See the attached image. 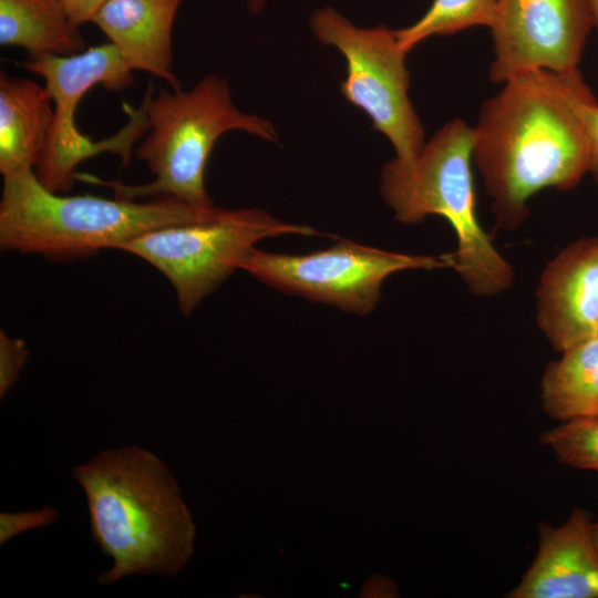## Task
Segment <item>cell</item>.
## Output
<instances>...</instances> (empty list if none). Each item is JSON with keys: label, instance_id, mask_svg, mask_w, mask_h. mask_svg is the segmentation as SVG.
Returning <instances> with one entry per match:
<instances>
[{"label": "cell", "instance_id": "cell-2", "mask_svg": "<svg viewBox=\"0 0 598 598\" xmlns=\"http://www.w3.org/2000/svg\"><path fill=\"white\" fill-rule=\"evenodd\" d=\"M89 507L91 534L113 559L99 584L174 576L194 553L195 525L167 464L137 445L100 452L73 468Z\"/></svg>", "mask_w": 598, "mask_h": 598}, {"label": "cell", "instance_id": "cell-21", "mask_svg": "<svg viewBox=\"0 0 598 598\" xmlns=\"http://www.w3.org/2000/svg\"><path fill=\"white\" fill-rule=\"evenodd\" d=\"M69 20L75 27L93 22L95 16L109 0H59Z\"/></svg>", "mask_w": 598, "mask_h": 598}, {"label": "cell", "instance_id": "cell-12", "mask_svg": "<svg viewBox=\"0 0 598 598\" xmlns=\"http://www.w3.org/2000/svg\"><path fill=\"white\" fill-rule=\"evenodd\" d=\"M590 516L576 508L554 528L540 525L537 554L511 598H598V551Z\"/></svg>", "mask_w": 598, "mask_h": 598}, {"label": "cell", "instance_id": "cell-13", "mask_svg": "<svg viewBox=\"0 0 598 598\" xmlns=\"http://www.w3.org/2000/svg\"><path fill=\"white\" fill-rule=\"evenodd\" d=\"M184 0H109L93 23L133 70L147 72L179 90L173 71L172 31Z\"/></svg>", "mask_w": 598, "mask_h": 598}, {"label": "cell", "instance_id": "cell-23", "mask_svg": "<svg viewBox=\"0 0 598 598\" xmlns=\"http://www.w3.org/2000/svg\"><path fill=\"white\" fill-rule=\"evenodd\" d=\"M247 7L252 14L259 13L265 4L266 0H246Z\"/></svg>", "mask_w": 598, "mask_h": 598}, {"label": "cell", "instance_id": "cell-4", "mask_svg": "<svg viewBox=\"0 0 598 598\" xmlns=\"http://www.w3.org/2000/svg\"><path fill=\"white\" fill-rule=\"evenodd\" d=\"M147 134L137 146L154 181L127 185L78 173L76 179L110 187L114 197L138 200L171 197L196 207L214 206L204 186L205 167L216 141L226 132L243 131L260 138L278 140L266 118L240 111L233 102L227 80L208 74L192 89L159 90L152 83L143 100Z\"/></svg>", "mask_w": 598, "mask_h": 598}, {"label": "cell", "instance_id": "cell-10", "mask_svg": "<svg viewBox=\"0 0 598 598\" xmlns=\"http://www.w3.org/2000/svg\"><path fill=\"white\" fill-rule=\"evenodd\" d=\"M594 28L588 0H498L489 79L503 83L536 69H578Z\"/></svg>", "mask_w": 598, "mask_h": 598}, {"label": "cell", "instance_id": "cell-11", "mask_svg": "<svg viewBox=\"0 0 598 598\" xmlns=\"http://www.w3.org/2000/svg\"><path fill=\"white\" fill-rule=\"evenodd\" d=\"M536 320L558 352L598 336V237L578 239L546 265Z\"/></svg>", "mask_w": 598, "mask_h": 598}, {"label": "cell", "instance_id": "cell-20", "mask_svg": "<svg viewBox=\"0 0 598 598\" xmlns=\"http://www.w3.org/2000/svg\"><path fill=\"white\" fill-rule=\"evenodd\" d=\"M59 516V511L49 506L32 512L1 513L0 544H6L25 530L51 525L58 520Z\"/></svg>", "mask_w": 598, "mask_h": 598}, {"label": "cell", "instance_id": "cell-16", "mask_svg": "<svg viewBox=\"0 0 598 598\" xmlns=\"http://www.w3.org/2000/svg\"><path fill=\"white\" fill-rule=\"evenodd\" d=\"M546 413L561 422L598 416V336L561 352L542 378Z\"/></svg>", "mask_w": 598, "mask_h": 598}, {"label": "cell", "instance_id": "cell-18", "mask_svg": "<svg viewBox=\"0 0 598 598\" xmlns=\"http://www.w3.org/2000/svg\"><path fill=\"white\" fill-rule=\"evenodd\" d=\"M542 442L565 464L598 471V416L563 422L545 432Z\"/></svg>", "mask_w": 598, "mask_h": 598}, {"label": "cell", "instance_id": "cell-7", "mask_svg": "<svg viewBox=\"0 0 598 598\" xmlns=\"http://www.w3.org/2000/svg\"><path fill=\"white\" fill-rule=\"evenodd\" d=\"M320 235L309 226L281 221L255 208H212L205 216L147 231L121 247L161 271L184 315L217 288L261 239Z\"/></svg>", "mask_w": 598, "mask_h": 598}, {"label": "cell", "instance_id": "cell-25", "mask_svg": "<svg viewBox=\"0 0 598 598\" xmlns=\"http://www.w3.org/2000/svg\"><path fill=\"white\" fill-rule=\"evenodd\" d=\"M591 532H592L594 542L598 551V522L591 524Z\"/></svg>", "mask_w": 598, "mask_h": 598}, {"label": "cell", "instance_id": "cell-9", "mask_svg": "<svg viewBox=\"0 0 598 598\" xmlns=\"http://www.w3.org/2000/svg\"><path fill=\"white\" fill-rule=\"evenodd\" d=\"M453 252L409 255L340 240L307 255L254 248L241 264L255 278L281 291L365 315L377 306L384 280L408 269L453 268Z\"/></svg>", "mask_w": 598, "mask_h": 598}, {"label": "cell", "instance_id": "cell-8", "mask_svg": "<svg viewBox=\"0 0 598 598\" xmlns=\"http://www.w3.org/2000/svg\"><path fill=\"white\" fill-rule=\"evenodd\" d=\"M310 28L321 43L337 48L347 61L340 85L343 97L364 111L373 128L391 142L395 162L414 163L425 145V134L408 94V53L399 45L395 31L384 25L359 28L330 7L313 12Z\"/></svg>", "mask_w": 598, "mask_h": 598}, {"label": "cell", "instance_id": "cell-6", "mask_svg": "<svg viewBox=\"0 0 598 598\" xmlns=\"http://www.w3.org/2000/svg\"><path fill=\"white\" fill-rule=\"evenodd\" d=\"M20 68L40 75L53 102V118L41 152L35 175L50 192L70 190L76 179V167L89 157L102 152L118 154L122 164L130 161L133 144L147 132L144 102L137 110L126 107L130 121L110 138L93 142L75 124L80 101L95 85L111 92H121L133 85V70L116 47L104 43L86 48L69 56L47 54L25 59Z\"/></svg>", "mask_w": 598, "mask_h": 598}, {"label": "cell", "instance_id": "cell-17", "mask_svg": "<svg viewBox=\"0 0 598 598\" xmlns=\"http://www.w3.org/2000/svg\"><path fill=\"white\" fill-rule=\"evenodd\" d=\"M498 0H433L413 24L394 30L399 45L408 53L432 35H447L475 25L492 27Z\"/></svg>", "mask_w": 598, "mask_h": 598}, {"label": "cell", "instance_id": "cell-15", "mask_svg": "<svg viewBox=\"0 0 598 598\" xmlns=\"http://www.w3.org/2000/svg\"><path fill=\"white\" fill-rule=\"evenodd\" d=\"M0 44L23 49L28 59L69 56L86 49L59 0H0Z\"/></svg>", "mask_w": 598, "mask_h": 598}, {"label": "cell", "instance_id": "cell-5", "mask_svg": "<svg viewBox=\"0 0 598 598\" xmlns=\"http://www.w3.org/2000/svg\"><path fill=\"white\" fill-rule=\"evenodd\" d=\"M474 131L463 120L447 122L409 165L394 159L381 173V194L396 220L415 224L437 215L454 229L453 269L468 290L495 296L508 290L514 271L480 224L473 184Z\"/></svg>", "mask_w": 598, "mask_h": 598}, {"label": "cell", "instance_id": "cell-19", "mask_svg": "<svg viewBox=\"0 0 598 598\" xmlns=\"http://www.w3.org/2000/svg\"><path fill=\"white\" fill-rule=\"evenodd\" d=\"M29 350L25 342L19 338H10L0 332V398H3L17 381L25 361Z\"/></svg>", "mask_w": 598, "mask_h": 598}, {"label": "cell", "instance_id": "cell-24", "mask_svg": "<svg viewBox=\"0 0 598 598\" xmlns=\"http://www.w3.org/2000/svg\"><path fill=\"white\" fill-rule=\"evenodd\" d=\"M592 13L594 28L598 32V0H588Z\"/></svg>", "mask_w": 598, "mask_h": 598}, {"label": "cell", "instance_id": "cell-22", "mask_svg": "<svg viewBox=\"0 0 598 598\" xmlns=\"http://www.w3.org/2000/svg\"><path fill=\"white\" fill-rule=\"evenodd\" d=\"M584 123L589 152L588 173L598 182V102L587 106Z\"/></svg>", "mask_w": 598, "mask_h": 598}, {"label": "cell", "instance_id": "cell-1", "mask_svg": "<svg viewBox=\"0 0 598 598\" xmlns=\"http://www.w3.org/2000/svg\"><path fill=\"white\" fill-rule=\"evenodd\" d=\"M597 102L578 69H536L509 78L482 104L473 164L498 226L518 228L533 195L570 189L588 173L584 114Z\"/></svg>", "mask_w": 598, "mask_h": 598}, {"label": "cell", "instance_id": "cell-3", "mask_svg": "<svg viewBox=\"0 0 598 598\" xmlns=\"http://www.w3.org/2000/svg\"><path fill=\"white\" fill-rule=\"evenodd\" d=\"M214 207L164 196L146 202L63 196L47 189L33 168H22L3 175L0 245L54 259L83 257L104 248L121 249L147 231L198 219Z\"/></svg>", "mask_w": 598, "mask_h": 598}, {"label": "cell", "instance_id": "cell-14", "mask_svg": "<svg viewBox=\"0 0 598 598\" xmlns=\"http://www.w3.org/2000/svg\"><path fill=\"white\" fill-rule=\"evenodd\" d=\"M53 118L45 86L0 71V172L37 166Z\"/></svg>", "mask_w": 598, "mask_h": 598}]
</instances>
